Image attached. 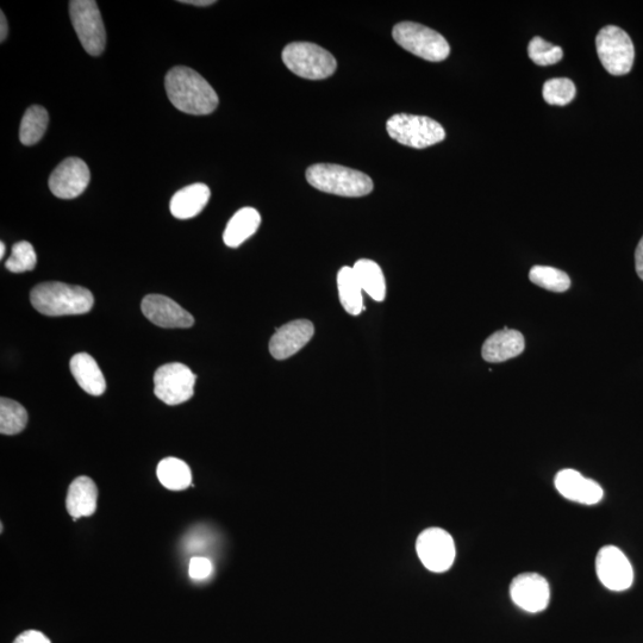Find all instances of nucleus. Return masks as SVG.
<instances>
[{"instance_id":"obj_1","label":"nucleus","mask_w":643,"mask_h":643,"mask_svg":"<svg viewBox=\"0 0 643 643\" xmlns=\"http://www.w3.org/2000/svg\"><path fill=\"white\" fill-rule=\"evenodd\" d=\"M165 87L171 103L185 114L204 116L217 109L218 96L214 87L189 67L172 68L167 73Z\"/></svg>"},{"instance_id":"obj_2","label":"nucleus","mask_w":643,"mask_h":643,"mask_svg":"<svg viewBox=\"0 0 643 643\" xmlns=\"http://www.w3.org/2000/svg\"><path fill=\"white\" fill-rule=\"evenodd\" d=\"M30 301L40 314L56 317L87 314L95 299L85 287L47 282L34 287Z\"/></svg>"},{"instance_id":"obj_3","label":"nucleus","mask_w":643,"mask_h":643,"mask_svg":"<svg viewBox=\"0 0 643 643\" xmlns=\"http://www.w3.org/2000/svg\"><path fill=\"white\" fill-rule=\"evenodd\" d=\"M307 180L315 189L341 197H364L373 191V181L367 174L340 165L310 166Z\"/></svg>"},{"instance_id":"obj_4","label":"nucleus","mask_w":643,"mask_h":643,"mask_svg":"<svg viewBox=\"0 0 643 643\" xmlns=\"http://www.w3.org/2000/svg\"><path fill=\"white\" fill-rule=\"evenodd\" d=\"M283 61L296 76L322 80L333 76L337 62L326 49L309 42H293L283 51Z\"/></svg>"},{"instance_id":"obj_5","label":"nucleus","mask_w":643,"mask_h":643,"mask_svg":"<svg viewBox=\"0 0 643 643\" xmlns=\"http://www.w3.org/2000/svg\"><path fill=\"white\" fill-rule=\"evenodd\" d=\"M391 139L403 146L423 149L438 145L446 139V131L439 122L424 116L398 114L386 123Z\"/></svg>"},{"instance_id":"obj_6","label":"nucleus","mask_w":643,"mask_h":643,"mask_svg":"<svg viewBox=\"0 0 643 643\" xmlns=\"http://www.w3.org/2000/svg\"><path fill=\"white\" fill-rule=\"evenodd\" d=\"M393 39L416 56L427 61L440 62L451 53L447 40L438 31L414 22L396 24L392 31Z\"/></svg>"},{"instance_id":"obj_7","label":"nucleus","mask_w":643,"mask_h":643,"mask_svg":"<svg viewBox=\"0 0 643 643\" xmlns=\"http://www.w3.org/2000/svg\"><path fill=\"white\" fill-rule=\"evenodd\" d=\"M596 47L599 60L613 76L632 71L635 49L626 31L615 26L604 27L596 37Z\"/></svg>"},{"instance_id":"obj_8","label":"nucleus","mask_w":643,"mask_h":643,"mask_svg":"<svg viewBox=\"0 0 643 643\" xmlns=\"http://www.w3.org/2000/svg\"><path fill=\"white\" fill-rule=\"evenodd\" d=\"M70 16L85 51L92 56L102 55L106 46V31L95 0H73L70 3Z\"/></svg>"},{"instance_id":"obj_9","label":"nucleus","mask_w":643,"mask_h":643,"mask_svg":"<svg viewBox=\"0 0 643 643\" xmlns=\"http://www.w3.org/2000/svg\"><path fill=\"white\" fill-rule=\"evenodd\" d=\"M196 374L179 362L161 366L154 376L155 396L167 405L183 404L195 393Z\"/></svg>"},{"instance_id":"obj_10","label":"nucleus","mask_w":643,"mask_h":643,"mask_svg":"<svg viewBox=\"0 0 643 643\" xmlns=\"http://www.w3.org/2000/svg\"><path fill=\"white\" fill-rule=\"evenodd\" d=\"M416 552L428 571L443 573L449 570L457 557L452 535L441 528H428L418 536Z\"/></svg>"},{"instance_id":"obj_11","label":"nucleus","mask_w":643,"mask_h":643,"mask_svg":"<svg viewBox=\"0 0 643 643\" xmlns=\"http://www.w3.org/2000/svg\"><path fill=\"white\" fill-rule=\"evenodd\" d=\"M596 573L599 582L610 591H626L634 582L632 564L621 549L615 546H604L599 549Z\"/></svg>"},{"instance_id":"obj_12","label":"nucleus","mask_w":643,"mask_h":643,"mask_svg":"<svg viewBox=\"0 0 643 643\" xmlns=\"http://www.w3.org/2000/svg\"><path fill=\"white\" fill-rule=\"evenodd\" d=\"M510 597L518 608L538 614L551 601V586L539 573H521L510 584Z\"/></svg>"},{"instance_id":"obj_13","label":"nucleus","mask_w":643,"mask_h":643,"mask_svg":"<svg viewBox=\"0 0 643 643\" xmlns=\"http://www.w3.org/2000/svg\"><path fill=\"white\" fill-rule=\"evenodd\" d=\"M91 173L86 162L79 158H68L55 168L49 178V189L61 199L77 198L86 190Z\"/></svg>"},{"instance_id":"obj_14","label":"nucleus","mask_w":643,"mask_h":643,"mask_svg":"<svg viewBox=\"0 0 643 643\" xmlns=\"http://www.w3.org/2000/svg\"><path fill=\"white\" fill-rule=\"evenodd\" d=\"M141 309L149 321L161 328H190L195 318L171 298L149 295L143 298Z\"/></svg>"},{"instance_id":"obj_15","label":"nucleus","mask_w":643,"mask_h":643,"mask_svg":"<svg viewBox=\"0 0 643 643\" xmlns=\"http://www.w3.org/2000/svg\"><path fill=\"white\" fill-rule=\"evenodd\" d=\"M314 334V324L308 320L287 323L272 336L270 353L277 360L289 359L307 346Z\"/></svg>"},{"instance_id":"obj_16","label":"nucleus","mask_w":643,"mask_h":643,"mask_svg":"<svg viewBox=\"0 0 643 643\" xmlns=\"http://www.w3.org/2000/svg\"><path fill=\"white\" fill-rule=\"evenodd\" d=\"M554 484L561 496L580 504L595 505L601 502L604 496L601 485L571 468L560 471L555 476Z\"/></svg>"},{"instance_id":"obj_17","label":"nucleus","mask_w":643,"mask_h":643,"mask_svg":"<svg viewBox=\"0 0 643 643\" xmlns=\"http://www.w3.org/2000/svg\"><path fill=\"white\" fill-rule=\"evenodd\" d=\"M526 347L524 337L517 330H510L505 327L501 332H497L485 341L482 354L485 361L498 362L508 361L522 354Z\"/></svg>"},{"instance_id":"obj_18","label":"nucleus","mask_w":643,"mask_h":643,"mask_svg":"<svg viewBox=\"0 0 643 643\" xmlns=\"http://www.w3.org/2000/svg\"><path fill=\"white\" fill-rule=\"evenodd\" d=\"M98 489L89 477L81 476L74 480L67 492L66 508L68 514L77 521L80 517H90L97 510Z\"/></svg>"},{"instance_id":"obj_19","label":"nucleus","mask_w":643,"mask_h":643,"mask_svg":"<svg viewBox=\"0 0 643 643\" xmlns=\"http://www.w3.org/2000/svg\"><path fill=\"white\" fill-rule=\"evenodd\" d=\"M211 192L205 184H192L184 187L171 199L172 215L178 220H189L201 214L208 204Z\"/></svg>"},{"instance_id":"obj_20","label":"nucleus","mask_w":643,"mask_h":643,"mask_svg":"<svg viewBox=\"0 0 643 643\" xmlns=\"http://www.w3.org/2000/svg\"><path fill=\"white\" fill-rule=\"evenodd\" d=\"M71 372L78 385L92 396H102L106 382L97 361L86 353L74 355L71 359Z\"/></svg>"},{"instance_id":"obj_21","label":"nucleus","mask_w":643,"mask_h":643,"mask_svg":"<svg viewBox=\"0 0 643 643\" xmlns=\"http://www.w3.org/2000/svg\"><path fill=\"white\" fill-rule=\"evenodd\" d=\"M261 216L258 210L243 208L236 212L224 230L223 241L230 248H237L252 237L260 227Z\"/></svg>"},{"instance_id":"obj_22","label":"nucleus","mask_w":643,"mask_h":643,"mask_svg":"<svg viewBox=\"0 0 643 643\" xmlns=\"http://www.w3.org/2000/svg\"><path fill=\"white\" fill-rule=\"evenodd\" d=\"M355 276L362 291L366 292L373 301L383 302L386 296V282L382 268L372 260L362 259L353 266Z\"/></svg>"},{"instance_id":"obj_23","label":"nucleus","mask_w":643,"mask_h":643,"mask_svg":"<svg viewBox=\"0 0 643 643\" xmlns=\"http://www.w3.org/2000/svg\"><path fill=\"white\" fill-rule=\"evenodd\" d=\"M337 289H339L340 302L349 315L358 316L364 310L361 286L353 267H342L337 274Z\"/></svg>"},{"instance_id":"obj_24","label":"nucleus","mask_w":643,"mask_h":643,"mask_svg":"<svg viewBox=\"0 0 643 643\" xmlns=\"http://www.w3.org/2000/svg\"><path fill=\"white\" fill-rule=\"evenodd\" d=\"M156 474L160 483L171 491H181L189 488L192 483V473L189 465L177 458H167L160 461Z\"/></svg>"},{"instance_id":"obj_25","label":"nucleus","mask_w":643,"mask_h":643,"mask_svg":"<svg viewBox=\"0 0 643 643\" xmlns=\"http://www.w3.org/2000/svg\"><path fill=\"white\" fill-rule=\"evenodd\" d=\"M49 115L42 106H30L24 114L20 128V140L24 146H33L39 142L48 128Z\"/></svg>"},{"instance_id":"obj_26","label":"nucleus","mask_w":643,"mask_h":643,"mask_svg":"<svg viewBox=\"0 0 643 643\" xmlns=\"http://www.w3.org/2000/svg\"><path fill=\"white\" fill-rule=\"evenodd\" d=\"M28 423L27 410L20 403L9 398L0 399V433L16 435L26 429Z\"/></svg>"},{"instance_id":"obj_27","label":"nucleus","mask_w":643,"mask_h":643,"mask_svg":"<svg viewBox=\"0 0 643 643\" xmlns=\"http://www.w3.org/2000/svg\"><path fill=\"white\" fill-rule=\"evenodd\" d=\"M530 282L552 292H565L571 287V279L564 271L548 266H535L529 273Z\"/></svg>"},{"instance_id":"obj_28","label":"nucleus","mask_w":643,"mask_h":643,"mask_svg":"<svg viewBox=\"0 0 643 643\" xmlns=\"http://www.w3.org/2000/svg\"><path fill=\"white\" fill-rule=\"evenodd\" d=\"M542 93L548 104L564 106L576 97V85L566 78L551 79L543 85Z\"/></svg>"},{"instance_id":"obj_29","label":"nucleus","mask_w":643,"mask_h":643,"mask_svg":"<svg viewBox=\"0 0 643 643\" xmlns=\"http://www.w3.org/2000/svg\"><path fill=\"white\" fill-rule=\"evenodd\" d=\"M36 253L33 246L27 241L15 243L8 261L5 262L6 270L12 273L33 271L36 267Z\"/></svg>"},{"instance_id":"obj_30","label":"nucleus","mask_w":643,"mask_h":643,"mask_svg":"<svg viewBox=\"0 0 643 643\" xmlns=\"http://www.w3.org/2000/svg\"><path fill=\"white\" fill-rule=\"evenodd\" d=\"M528 54L529 58L539 66L555 65L564 56L563 48L543 40L540 36L530 41Z\"/></svg>"},{"instance_id":"obj_31","label":"nucleus","mask_w":643,"mask_h":643,"mask_svg":"<svg viewBox=\"0 0 643 643\" xmlns=\"http://www.w3.org/2000/svg\"><path fill=\"white\" fill-rule=\"evenodd\" d=\"M212 570L214 567H212L211 561L202 557L193 558L189 566L190 577L195 580L209 578Z\"/></svg>"},{"instance_id":"obj_32","label":"nucleus","mask_w":643,"mask_h":643,"mask_svg":"<svg viewBox=\"0 0 643 643\" xmlns=\"http://www.w3.org/2000/svg\"><path fill=\"white\" fill-rule=\"evenodd\" d=\"M14 643H52L47 636L37 630H27L15 640Z\"/></svg>"},{"instance_id":"obj_33","label":"nucleus","mask_w":643,"mask_h":643,"mask_svg":"<svg viewBox=\"0 0 643 643\" xmlns=\"http://www.w3.org/2000/svg\"><path fill=\"white\" fill-rule=\"evenodd\" d=\"M635 267L636 273H638V276L643 280V237L638 245V248H636Z\"/></svg>"},{"instance_id":"obj_34","label":"nucleus","mask_w":643,"mask_h":643,"mask_svg":"<svg viewBox=\"0 0 643 643\" xmlns=\"http://www.w3.org/2000/svg\"><path fill=\"white\" fill-rule=\"evenodd\" d=\"M0 15H2L0 16V41L4 42L9 33L8 21H6L3 11L0 12Z\"/></svg>"},{"instance_id":"obj_35","label":"nucleus","mask_w":643,"mask_h":643,"mask_svg":"<svg viewBox=\"0 0 643 643\" xmlns=\"http://www.w3.org/2000/svg\"><path fill=\"white\" fill-rule=\"evenodd\" d=\"M180 3L195 6H210L212 4H215L216 2H214V0H184V2Z\"/></svg>"},{"instance_id":"obj_36","label":"nucleus","mask_w":643,"mask_h":643,"mask_svg":"<svg viewBox=\"0 0 643 643\" xmlns=\"http://www.w3.org/2000/svg\"><path fill=\"white\" fill-rule=\"evenodd\" d=\"M5 252H6L5 243L0 242V258L2 259L4 258Z\"/></svg>"}]
</instances>
